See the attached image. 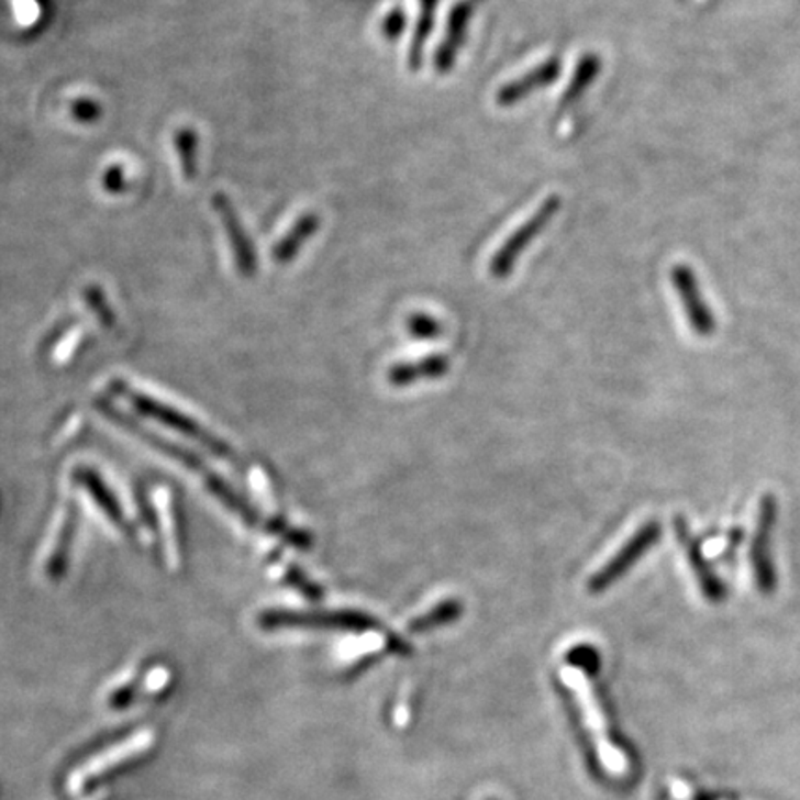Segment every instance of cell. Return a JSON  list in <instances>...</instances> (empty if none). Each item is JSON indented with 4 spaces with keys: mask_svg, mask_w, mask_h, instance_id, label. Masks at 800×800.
<instances>
[{
    "mask_svg": "<svg viewBox=\"0 0 800 800\" xmlns=\"http://www.w3.org/2000/svg\"><path fill=\"white\" fill-rule=\"evenodd\" d=\"M110 388L115 393L121 395L123 399L129 400L130 407L134 408L137 413H142L145 418L154 419L156 423L164 424L167 429L180 432L184 436L195 442L200 443L202 447L208 448L210 453L215 454L219 458L234 459V451L230 448V445L221 442L218 436L210 434L207 429H202L197 421L189 419L188 415H184L182 412H178L175 408L162 404L158 400L147 395L140 393L130 389L124 382H112Z\"/></svg>",
    "mask_w": 800,
    "mask_h": 800,
    "instance_id": "obj_2",
    "label": "cell"
},
{
    "mask_svg": "<svg viewBox=\"0 0 800 800\" xmlns=\"http://www.w3.org/2000/svg\"><path fill=\"white\" fill-rule=\"evenodd\" d=\"M408 334L415 340H436L442 336V323L429 313H412L407 321Z\"/></svg>",
    "mask_w": 800,
    "mask_h": 800,
    "instance_id": "obj_22",
    "label": "cell"
},
{
    "mask_svg": "<svg viewBox=\"0 0 800 800\" xmlns=\"http://www.w3.org/2000/svg\"><path fill=\"white\" fill-rule=\"evenodd\" d=\"M659 537H662V524L658 521L643 524L642 529L624 543V547L600 571L589 578V593L600 595L612 588L613 584H618L659 542Z\"/></svg>",
    "mask_w": 800,
    "mask_h": 800,
    "instance_id": "obj_7",
    "label": "cell"
},
{
    "mask_svg": "<svg viewBox=\"0 0 800 800\" xmlns=\"http://www.w3.org/2000/svg\"><path fill=\"white\" fill-rule=\"evenodd\" d=\"M488 800H495V799H488Z\"/></svg>",
    "mask_w": 800,
    "mask_h": 800,
    "instance_id": "obj_29",
    "label": "cell"
},
{
    "mask_svg": "<svg viewBox=\"0 0 800 800\" xmlns=\"http://www.w3.org/2000/svg\"><path fill=\"white\" fill-rule=\"evenodd\" d=\"M567 662H569L573 669L584 673L586 677H588V675H595V673L599 671L600 667L599 653H597V648L591 647V645H578V647H573L571 651H569V654H567Z\"/></svg>",
    "mask_w": 800,
    "mask_h": 800,
    "instance_id": "obj_23",
    "label": "cell"
},
{
    "mask_svg": "<svg viewBox=\"0 0 800 800\" xmlns=\"http://www.w3.org/2000/svg\"><path fill=\"white\" fill-rule=\"evenodd\" d=\"M73 480L88 491L89 497L95 500V504H97L102 512L107 513V518L110 519L118 529H123L126 530V532H130L129 521H126L123 508L119 504V500L115 499V495H113L107 484H104V480L100 478L99 473L95 471V469H89V467H77V469L73 471Z\"/></svg>",
    "mask_w": 800,
    "mask_h": 800,
    "instance_id": "obj_13",
    "label": "cell"
},
{
    "mask_svg": "<svg viewBox=\"0 0 800 800\" xmlns=\"http://www.w3.org/2000/svg\"><path fill=\"white\" fill-rule=\"evenodd\" d=\"M173 143H175L178 158H180L182 177L188 182H193L199 173V136H197V132L189 126H182L175 132Z\"/></svg>",
    "mask_w": 800,
    "mask_h": 800,
    "instance_id": "obj_20",
    "label": "cell"
},
{
    "mask_svg": "<svg viewBox=\"0 0 800 800\" xmlns=\"http://www.w3.org/2000/svg\"><path fill=\"white\" fill-rule=\"evenodd\" d=\"M407 26V13L402 12L400 8H395V10H391V12L382 19L380 32H382V36L386 37V40H391V42H393V40H399V37L404 34Z\"/></svg>",
    "mask_w": 800,
    "mask_h": 800,
    "instance_id": "obj_26",
    "label": "cell"
},
{
    "mask_svg": "<svg viewBox=\"0 0 800 800\" xmlns=\"http://www.w3.org/2000/svg\"><path fill=\"white\" fill-rule=\"evenodd\" d=\"M99 408L102 410V413H107L108 418L113 419V421L121 424L123 429L134 432L140 440L148 443L151 447L158 448L162 453H165L167 456H171V458L180 462L184 467H188L189 471L197 473L200 480L207 484V488L212 491L213 497H218V499L223 502L224 507L229 508L230 512H234L236 515H240V518H242L248 526H256V524L259 523L258 512L248 504L247 500L243 499L242 495L236 493L224 478L219 477L218 473L213 471L210 465L204 464L197 454L191 453L188 448L180 447V445H175V443L169 442V440L156 436L153 432H148L147 429H143L142 424H137L134 419H130L129 415H124L123 412H118V410L110 407V404L100 402Z\"/></svg>",
    "mask_w": 800,
    "mask_h": 800,
    "instance_id": "obj_1",
    "label": "cell"
},
{
    "mask_svg": "<svg viewBox=\"0 0 800 800\" xmlns=\"http://www.w3.org/2000/svg\"><path fill=\"white\" fill-rule=\"evenodd\" d=\"M212 207L223 223L237 271L242 277L253 278L258 271V254H256L253 240L248 237L247 230L243 226L242 218H240L234 202L219 191L213 195Z\"/></svg>",
    "mask_w": 800,
    "mask_h": 800,
    "instance_id": "obj_9",
    "label": "cell"
},
{
    "mask_svg": "<svg viewBox=\"0 0 800 800\" xmlns=\"http://www.w3.org/2000/svg\"><path fill=\"white\" fill-rule=\"evenodd\" d=\"M562 208V199L558 195H551L543 200L542 207L532 213L518 230H513L508 236L507 242L502 243L493 258L489 262V273L495 278L510 277L513 267L518 264V259L523 256L524 251L530 247V243L534 242L543 230L547 229L551 221L556 218V213Z\"/></svg>",
    "mask_w": 800,
    "mask_h": 800,
    "instance_id": "obj_5",
    "label": "cell"
},
{
    "mask_svg": "<svg viewBox=\"0 0 800 800\" xmlns=\"http://www.w3.org/2000/svg\"><path fill=\"white\" fill-rule=\"evenodd\" d=\"M448 362L445 354H430L426 358L418 359V362H404L397 364L389 369L388 380L395 388H407L410 384L421 382V380H434L447 375Z\"/></svg>",
    "mask_w": 800,
    "mask_h": 800,
    "instance_id": "obj_14",
    "label": "cell"
},
{
    "mask_svg": "<svg viewBox=\"0 0 800 800\" xmlns=\"http://www.w3.org/2000/svg\"><path fill=\"white\" fill-rule=\"evenodd\" d=\"M778 521V500L767 493L759 500L758 518L751 543V569L759 593L771 597L778 588L777 565L773 554V540Z\"/></svg>",
    "mask_w": 800,
    "mask_h": 800,
    "instance_id": "obj_4",
    "label": "cell"
},
{
    "mask_svg": "<svg viewBox=\"0 0 800 800\" xmlns=\"http://www.w3.org/2000/svg\"><path fill=\"white\" fill-rule=\"evenodd\" d=\"M671 282L678 299L682 302L684 313L695 334L700 337L712 336L718 329V319L704 300L699 278L695 275L693 269L686 264L675 265L671 269Z\"/></svg>",
    "mask_w": 800,
    "mask_h": 800,
    "instance_id": "obj_8",
    "label": "cell"
},
{
    "mask_svg": "<svg viewBox=\"0 0 800 800\" xmlns=\"http://www.w3.org/2000/svg\"><path fill=\"white\" fill-rule=\"evenodd\" d=\"M437 4H440V0H419V18L415 21L410 51H408L410 71H419L423 65L424 48L434 32V24H436Z\"/></svg>",
    "mask_w": 800,
    "mask_h": 800,
    "instance_id": "obj_17",
    "label": "cell"
},
{
    "mask_svg": "<svg viewBox=\"0 0 800 800\" xmlns=\"http://www.w3.org/2000/svg\"><path fill=\"white\" fill-rule=\"evenodd\" d=\"M71 115L78 123L93 124L102 115V107H100L97 100L82 97V99H77L73 102Z\"/></svg>",
    "mask_w": 800,
    "mask_h": 800,
    "instance_id": "obj_25",
    "label": "cell"
},
{
    "mask_svg": "<svg viewBox=\"0 0 800 800\" xmlns=\"http://www.w3.org/2000/svg\"><path fill=\"white\" fill-rule=\"evenodd\" d=\"M77 507L69 508V512L65 513L64 524L59 529L58 542L54 545L53 554L48 558L47 575L54 582L62 580L65 571H67L73 542H75V532H77Z\"/></svg>",
    "mask_w": 800,
    "mask_h": 800,
    "instance_id": "obj_18",
    "label": "cell"
},
{
    "mask_svg": "<svg viewBox=\"0 0 800 800\" xmlns=\"http://www.w3.org/2000/svg\"><path fill=\"white\" fill-rule=\"evenodd\" d=\"M84 302L88 304L89 310L97 315L102 326L113 329L115 326V313H113L110 302H108L107 293L99 286H86L82 291Z\"/></svg>",
    "mask_w": 800,
    "mask_h": 800,
    "instance_id": "obj_21",
    "label": "cell"
},
{
    "mask_svg": "<svg viewBox=\"0 0 800 800\" xmlns=\"http://www.w3.org/2000/svg\"><path fill=\"white\" fill-rule=\"evenodd\" d=\"M675 534L680 545H682L684 554L688 558L689 567L693 571L695 580L699 584L700 591L704 595V599L710 600L713 604H719L726 599V586L719 578L718 573L713 569L712 564L708 562L707 556L702 553L700 543L693 536V532L689 529L688 521L682 515L675 518Z\"/></svg>",
    "mask_w": 800,
    "mask_h": 800,
    "instance_id": "obj_10",
    "label": "cell"
},
{
    "mask_svg": "<svg viewBox=\"0 0 800 800\" xmlns=\"http://www.w3.org/2000/svg\"><path fill=\"white\" fill-rule=\"evenodd\" d=\"M37 7H40V10H42V18L43 19H51L53 18L54 13V2L53 0H36Z\"/></svg>",
    "mask_w": 800,
    "mask_h": 800,
    "instance_id": "obj_28",
    "label": "cell"
},
{
    "mask_svg": "<svg viewBox=\"0 0 800 800\" xmlns=\"http://www.w3.org/2000/svg\"><path fill=\"white\" fill-rule=\"evenodd\" d=\"M600 71H602V59H600L599 54H582L577 65H575L571 80L567 84V88H565L564 95L559 99V108L567 110L573 104H577L578 100L582 99L586 91L599 78Z\"/></svg>",
    "mask_w": 800,
    "mask_h": 800,
    "instance_id": "obj_16",
    "label": "cell"
},
{
    "mask_svg": "<svg viewBox=\"0 0 800 800\" xmlns=\"http://www.w3.org/2000/svg\"><path fill=\"white\" fill-rule=\"evenodd\" d=\"M321 229V218L318 213H304L295 221L293 226L286 232V236L273 248V259L277 264L286 265L297 258L300 248L304 247Z\"/></svg>",
    "mask_w": 800,
    "mask_h": 800,
    "instance_id": "obj_15",
    "label": "cell"
},
{
    "mask_svg": "<svg viewBox=\"0 0 800 800\" xmlns=\"http://www.w3.org/2000/svg\"><path fill=\"white\" fill-rule=\"evenodd\" d=\"M264 630L319 629V630H365L380 629L377 619L362 612H291V610H267L258 619Z\"/></svg>",
    "mask_w": 800,
    "mask_h": 800,
    "instance_id": "obj_6",
    "label": "cell"
},
{
    "mask_svg": "<svg viewBox=\"0 0 800 800\" xmlns=\"http://www.w3.org/2000/svg\"><path fill=\"white\" fill-rule=\"evenodd\" d=\"M562 678H564L565 686L575 693L578 704L582 708L584 721H586L589 734L593 736L600 762L607 767L608 771L621 777V775L629 771V759L624 756L623 751H619L610 740L607 719H604L599 700L595 697L591 684L588 682V677L571 667V669H565L562 673Z\"/></svg>",
    "mask_w": 800,
    "mask_h": 800,
    "instance_id": "obj_3",
    "label": "cell"
},
{
    "mask_svg": "<svg viewBox=\"0 0 800 800\" xmlns=\"http://www.w3.org/2000/svg\"><path fill=\"white\" fill-rule=\"evenodd\" d=\"M286 582L291 588L297 589L300 595H304L308 600L318 602V600L323 599V589L319 588L318 584L312 582L304 573L300 571L299 567H289L288 573H286Z\"/></svg>",
    "mask_w": 800,
    "mask_h": 800,
    "instance_id": "obj_24",
    "label": "cell"
},
{
    "mask_svg": "<svg viewBox=\"0 0 800 800\" xmlns=\"http://www.w3.org/2000/svg\"><path fill=\"white\" fill-rule=\"evenodd\" d=\"M482 2L484 0H458L448 13L445 36L434 54V69L440 75H448L453 71L458 54L462 53L467 34H469V24Z\"/></svg>",
    "mask_w": 800,
    "mask_h": 800,
    "instance_id": "obj_11",
    "label": "cell"
},
{
    "mask_svg": "<svg viewBox=\"0 0 800 800\" xmlns=\"http://www.w3.org/2000/svg\"><path fill=\"white\" fill-rule=\"evenodd\" d=\"M464 615V602L458 599L442 600L440 604L429 610V612L419 615L408 624V630L412 634H426L432 630L442 629V626H448V624L456 623L459 618Z\"/></svg>",
    "mask_w": 800,
    "mask_h": 800,
    "instance_id": "obj_19",
    "label": "cell"
},
{
    "mask_svg": "<svg viewBox=\"0 0 800 800\" xmlns=\"http://www.w3.org/2000/svg\"><path fill=\"white\" fill-rule=\"evenodd\" d=\"M102 188L107 189L110 195L123 193L126 189V177H124V169L121 165L108 167L102 175Z\"/></svg>",
    "mask_w": 800,
    "mask_h": 800,
    "instance_id": "obj_27",
    "label": "cell"
},
{
    "mask_svg": "<svg viewBox=\"0 0 800 800\" xmlns=\"http://www.w3.org/2000/svg\"><path fill=\"white\" fill-rule=\"evenodd\" d=\"M559 75H562V59L558 56H551L536 67H532L530 71L524 73L523 77L500 86L499 91L495 95V100L500 108L515 107L521 100L529 99L530 95L553 86Z\"/></svg>",
    "mask_w": 800,
    "mask_h": 800,
    "instance_id": "obj_12",
    "label": "cell"
}]
</instances>
